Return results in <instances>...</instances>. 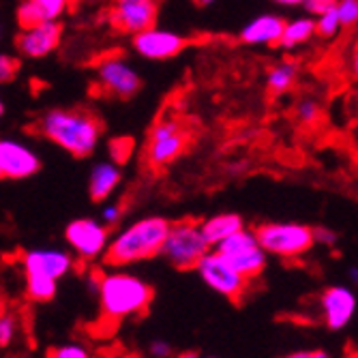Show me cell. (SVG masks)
Here are the masks:
<instances>
[{"label":"cell","mask_w":358,"mask_h":358,"mask_svg":"<svg viewBox=\"0 0 358 358\" xmlns=\"http://www.w3.org/2000/svg\"><path fill=\"white\" fill-rule=\"evenodd\" d=\"M96 299H99L101 320L118 327L120 322L134 320L148 311L155 299V289L148 281L134 273L124 268H112L101 273Z\"/></svg>","instance_id":"obj_2"},{"label":"cell","mask_w":358,"mask_h":358,"mask_svg":"<svg viewBox=\"0 0 358 358\" xmlns=\"http://www.w3.org/2000/svg\"><path fill=\"white\" fill-rule=\"evenodd\" d=\"M148 354L152 358H172L174 356V350H172V345L166 339H155L150 343V348H148Z\"/></svg>","instance_id":"obj_34"},{"label":"cell","mask_w":358,"mask_h":358,"mask_svg":"<svg viewBox=\"0 0 358 358\" xmlns=\"http://www.w3.org/2000/svg\"><path fill=\"white\" fill-rule=\"evenodd\" d=\"M41 170V159L28 144L17 140L0 142V176L5 180H24Z\"/></svg>","instance_id":"obj_14"},{"label":"cell","mask_w":358,"mask_h":358,"mask_svg":"<svg viewBox=\"0 0 358 358\" xmlns=\"http://www.w3.org/2000/svg\"><path fill=\"white\" fill-rule=\"evenodd\" d=\"M41 11L45 22H58V17L69 9L71 0H32Z\"/></svg>","instance_id":"obj_24"},{"label":"cell","mask_w":358,"mask_h":358,"mask_svg":"<svg viewBox=\"0 0 358 358\" xmlns=\"http://www.w3.org/2000/svg\"><path fill=\"white\" fill-rule=\"evenodd\" d=\"M45 358H92V354L82 343H64L50 348Z\"/></svg>","instance_id":"obj_25"},{"label":"cell","mask_w":358,"mask_h":358,"mask_svg":"<svg viewBox=\"0 0 358 358\" xmlns=\"http://www.w3.org/2000/svg\"><path fill=\"white\" fill-rule=\"evenodd\" d=\"M307 15H313V17H320L324 13H329L337 7V0H307L303 5Z\"/></svg>","instance_id":"obj_32"},{"label":"cell","mask_w":358,"mask_h":358,"mask_svg":"<svg viewBox=\"0 0 358 358\" xmlns=\"http://www.w3.org/2000/svg\"><path fill=\"white\" fill-rule=\"evenodd\" d=\"M285 20L277 13H262L247 22L241 30V41L247 45H279Z\"/></svg>","instance_id":"obj_17"},{"label":"cell","mask_w":358,"mask_h":358,"mask_svg":"<svg viewBox=\"0 0 358 358\" xmlns=\"http://www.w3.org/2000/svg\"><path fill=\"white\" fill-rule=\"evenodd\" d=\"M60 37L62 28L58 22H41L32 28L20 30V35L15 37V50L24 58H45L60 45Z\"/></svg>","instance_id":"obj_16"},{"label":"cell","mask_w":358,"mask_h":358,"mask_svg":"<svg viewBox=\"0 0 358 358\" xmlns=\"http://www.w3.org/2000/svg\"><path fill=\"white\" fill-rule=\"evenodd\" d=\"M134 52L146 60H168L178 56L187 41L174 30H166V28H148L140 35H134L131 39Z\"/></svg>","instance_id":"obj_15"},{"label":"cell","mask_w":358,"mask_h":358,"mask_svg":"<svg viewBox=\"0 0 358 358\" xmlns=\"http://www.w3.org/2000/svg\"><path fill=\"white\" fill-rule=\"evenodd\" d=\"M159 17L157 0H114L108 20L124 35H140V32L155 28Z\"/></svg>","instance_id":"obj_11"},{"label":"cell","mask_w":358,"mask_h":358,"mask_svg":"<svg viewBox=\"0 0 358 358\" xmlns=\"http://www.w3.org/2000/svg\"><path fill=\"white\" fill-rule=\"evenodd\" d=\"M315 26H317V35H320V37H327V39L335 37L337 32H339V28H343V26H341V20H339V15H337V9H333V11H329V13H324V15L315 17Z\"/></svg>","instance_id":"obj_26"},{"label":"cell","mask_w":358,"mask_h":358,"mask_svg":"<svg viewBox=\"0 0 358 358\" xmlns=\"http://www.w3.org/2000/svg\"><path fill=\"white\" fill-rule=\"evenodd\" d=\"M273 3L281 7H303L307 0H273Z\"/></svg>","instance_id":"obj_37"},{"label":"cell","mask_w":358,"mask_h":358,"mask_svg":"<svg viewBox=\"0 0 358 358\" xmlns=\"http://www.w3.org/2000/svg\"><path fill=\"white\" fill-rule=\"evenodd\" d=\"M131 150H134V140H129V138H116L110 142V155L116 164L127 161V157L131 155Z\"/></svg>","instance_id":"obj_29"},{"label":"cell","mask_w":358,"mask_h":358,"mask_svg":"<svg viewBox=\"0 0 358 358\" xmlns=\"http://www.w3.org/2000/svg\"><path fill=\"white\" fill-rule=\"evenodd\" d=\"M215 3V0H195V5H200V7H210Z\"/></svg>","instance_id":"obj_41"},{"label":"cell","mask_w":358,"mask_h":358,"mask_svg":"<svg viewBox=\"0 0 358 358\" xmlns=\"http://www.w3.org/2000/svg\"><path fill=\"white\" fill-rule=\"evenodd\" d=\"M43 138L73 157H88L96 150L103 134L101 120L86 110H50L37 122Z\"/></svg>","instance_id":"obj_3"},{"label":"cell","mask_w":358,"mask_h":358,"mask_svg":"<svg viewBox=\"0 0 358 358\" xmlns=\"http://www.w3.org/2000/svg\"><path fill=\"white\" fill-rule=\"evenodd\" d=\"M101 221L110 227V225H116L118 221H120V217H122V206L120 204H108V206H103L101 208Z\"/></svg>","instance_id":"obj_35"},{"label":"cell","mask_w":358,"mask_h":358,"mask_svg":"<svg viewBox=\"0 0 358 358\" xmlns=\"http://www.w3.org/2000/svg\"><path fill=\"white\" fill-rule=\"evenodd\" d=\"M217 251L249 281L257 279L268 266L266 249L259 245L255 230H247V227L238 234H234L232 238H227L223 245H219Z\"/></svg>","instance_id":"obj_6"},{"label":"cell","mask_w":358,"mask_h":358,"mask_svg":"<svg viewBox=\"0 0 358 358\" xmlns=\"http://www.w3.org/2000/svg\"><path fill=\"white\" fill-rule=\"evenodd\" d=\"M255 234L259 238V245L266 249L268 255L281 257V259H294L311 251L315 245V232L313 227L305 223H292V221H275V223H262L255 227Z\"/></svg>","instance_id":"obj_5"},{"label":"cell","mask_w":358,"mask_h":358,"mask_svg":"<svg viewBox=\"0 0 358 358\" xmlns=\"http://www.w3.org/2000/svg\"><path fill=\"white\" fill-rule=\"evenodd\" d=\"M279 358H333L327 350H296Z\"/></svg>","instance_id":"obj_36"},{"label":"cell","mask_w":358,"mask_h":358,"mask_svg":"<svg viewBox=\"0 0 358 358\" xmlns=\"http://www.w3.org/2000/svg\"><path fill=\"white\" fill-rule=\"evenodd\" d=\"M20 266L24 275H41L60 281L76 268V255L58 247L28 249L20 255Z\"/></svg>","instance_id":"obj_12"},{"label":"cell","mask_w":358,"mask_h":358,"mask_svg":"<svg viewBox=\"0 0 358 358\" xmlns=\"http://www.w3.org/2000/svg\"><path fill=\"white\" fill-rule=\"evenodd\" d=\"M204 358H219V356H204Z\"/></svg>","instance_id":"obj_43"},{"label":"cell","mask_w":358,"mask_h":358,"mask_svg":"<svg viewBox=\"0 0 358 358\" xmlns=\"http://www.w3.org/2000/svg\"><path fill=\"white\" fill-rule=\"evenodd\" d=\"M96 82L101 90L118 99H131L142 88L140 73L122 56H106L96 64Z\"/></svg>","instance_id":"obj_10"},{"label":"cell","mask_w":358,"mask_h":358,"mask_svg":"<svg viewBox=\"0 0 358 358\" xmlns=\"http://www.w3.org/2000/svg\"><path fill=\"white\" fill-rule=\"evenodd\" d=\"M296 118L305 124H311L320 118V106L313 99H303L296 106Z\"/></svg>","instance_id":"obj_30"},{"label":"cell","mask_w":358,"mask_h":358,"mask_svg":"<svg viewBox=\"0 0 358 358\" xmlns=\"http://www.w3.org/2000/svg\"><path fill=\"white\" fill-rule=\"evenodd\" d=\"M337 15L343 28L358 24V0H337Z\"/></svg>","instance_id":"obj_27"},{"label":"cell","mask_w":358,"mask_h":358,"mask_svg":"<svg viewBox=\"0 0 358 358\" xmlns=\"http://www.w3.org/2000/svg\"><path fill=\"white\" fill-rule=\"evenodd\" d=\"M358 299L348 285H329L320 294V315L329 331H343L354 320Z\"/></svg>","instance_id":"obj_13"},{"label":"cell","mask_w":358,"mask_h":358,"mask_svg":"<svg viewBox=\"0 0 358 358\" xmlns=\"http://www.w3.org/2000/svg\"><path fill=\"white\" fill-rule=\"evenodd\" d=\"M24 289L32 303H50L58 292V281L41 275H24Z\"/></svg>","instance_id":"obj_22"},{"label":"cell","mask_w":358,"mask_h":358,"mask_svg":"<svg viewBox=\"0 0 358 358\" xmlns=\"http://www.w3.org/2000/svg\"><path fill=\"white\" fill-rule=\"evenodd\" d=\"M15 333H17V320H15V315L3 313V317H0V345L7 348L13 341Z\"/></svg>","instance_id":"obj_28"},{"label":"cell","mask_w":358,"mask_h":358,"mask_svg":"<svg viewBox=\"0 0 358 358\" xmlns=\"http://www.w3.org/2000/svg\"><path fill=\"white\" fill-rule=\"evenodd\" d=\"M352 71H354V76L358 78V50H356V54H354V58H352Z\"/></svg>","instance_id":"obj_40"},{"label":"cell","mask_w":358,"mask_h":358,"mask_svg":"<svg viewBox=\"0 0 358 358\" xmlns=\"http://www.w3.org/2000/svg\"><path fill=\"white\" fill-rule=\"evenodd\" d=\"M15 17H17L20 30H26V28H32V26L45 22L43 15H41V11L37 9V5L32 3V0H24V3H20V7L15 11Z\"/></svg>","instance_id":"obj_23"},{"label":"cell","mask_w":358,"mask_h":358,"mask_svg":"<svg viewBox=\"0 0 358 358\" xmlns=\"http://www.w3.org/2000/svg\"><path fill=\"white\" fill-rule=\"evenodd\" d=\"M110 241L112 236L108 225L99 219H73L64 227V243L82 262H94V259L106 257Z\"/></svg>","instance_id":"obj_7"},{"label":"cell","mask_w":358,"mask_h":358,"mask_svg":"<svg viewBox=\"0 0 358 358\" xmlns=\"http://www.w3.org/2000/svg\"><path fill=\"white\" fill-rule=\"evenodd\" d=\"M348 275H350V281H352V285H356V287H358V266H350Z\"/></svg>","instance_id":"obj_38"},{"label":"cell","mask_w":358,"mask_h":358,"mask_svg":"<svg viewBox=\"0 0 358 358\" xmlns=\"http://www.w3.org/2000/svg\"><path fill=\"white\" fill-rule=\"evenodd\" d=\"M170 227L172 221L159 215L142 217L129 223L118 234L112 236L108 253L103 257L106 266L127 268L161 255V249H164V243L170 234Z\"/></svg>","instance_id":"obj_1"},{"label":"cell","mask_w":358,"mask_h":358,"mask_svg":"<svg viewBox=\"0 0 358 358\" xmlns=\"http://www.w3.org/2000/svg\"><path fill=\"white\" fill-rule=\"evenodd\" d=\"M187 136L174 118H161L148 134L146 161L152 168H166L182 152Z\"/></svg>","instance_id":"obj_9"},{"label":"cell","mask_w":358,"mask_h":358,"mask_svg":"<svg viewBox=\"0 0 358 358\" xmlns=\"http://www.w3.org/2000/svg\"><path fill=\"white\" fill-rule=\"evenodd\" d=\"M317 35V26L313 17H296L292 22H285L283 28V37H281V48L285 50H294L299 45L309 43Z\"/></svg>","instance_id":"obj_20"},{"label":"cell","mask_w":358,"mask_h":358,"mask_svg":"<svg viewBox=\"0 0 358 358\" xmlns=\"http://www.w3.org/2000/svg\"><path fill=\"white\" fill-rule=\"evenodd\" d=\"M315 232V245H324V247H335L337 245V232L331 230V227H313Z\"/></svg>","instance_id":"obj_33"},{"label":"cell","mask_w":358,"mask_h":358,"mask_svg":"<svg viewBox=\"0 0 358 358\" xmlns=\"http://www.w3.org/2000/svg\"><path fill=\"white\" fill-rule=\"evenodd\" d=\"M176 358H202V356L198 352H193V350H187V352H180Z\"/></svg>","instance_id":"obj_39"},{"label":"cell","mask_w":358,"mask_h":358,"mask_svg":"<svg viewBox=\"0 0 358 358\" xmlns=\"http://www.w3.org/2000/svg\"><path fill=\"white\" fill-rule=\"evenodd\" d=\"M213 247L202 232V223L182 219L172 223L164 249H161V257L176 271H195Z\"/></svg>","instance_id":"obj_4"},{"label":"cell","mask_w":358,"mask_h":358,"mask_svg":"<svg viewBox=\"0 0 358 358\" xmlns=\"http://www.w3.org/2000/svg\"><path fill=\"white\" fill-rule=\"evenodd\" d=\"M296 76H299V67L292 60H283L279 64L268 71L266 76V88L273 92V94H285L292 86L296 82Z\"/></svg>","instance_id":"obj_21"},{"label":"cell","mask_w":358,"mask_h":358,"mask_svg":"<svg viewBox=\"0 0 358 358\" xmlns=\"http://www.w3.org/2000/svg\"><path fill=\"white\" fill-rule=\"evenodd\" d=\"M122 172L116 161H99L90 170L88 178V193L94 202H106L110 195L118 189Z\"/></svg>","instance_id":"obj_18"},{"label":"cell","mask_w":358,"mask_h":358,"mask_svg":"<svg viewBox=\"0 0 358 358\" xmlns=\"http://www.w3.org/2000/svg\"><path fill=\"white\" fill-rule=\"evenodd\" d=\"M17 69H20L17 58H13V56H9V54H3V56H0V82H3V84H9V82L17 76Z\"/></svg>","instance_id":"obj_31"},{"label":"cell","mask_w":358,"mask_h":358,"mask_svg":"<svg viewBox=\"0 0 358 358\" xmlns=\"http://www.w3.org/2000/svg\"><path fill=\"white\" fill-rule=\"evenodd\" d=\"M200 223H202V232H204V236L213 249H217L227 238H232L234 234L245 230V221L236 213H217V215H213Z\"/></svg>","instance_id":"obj_19"},{"label":"cell","mask_w":358,"mask_h":358,"mask_svg":"<svg viewBox=\"0 0 358 358\" xmlns=\"http://www.w3.org/2000/svg\"><path fill=\"white\" fill-rule=\"evenodd\" d=\"M350 358H358V352H352V354H350Z\"/></svg>","instance_id":"obj_42"},{"label":"cell","mask_w":358,"mask_h":358,"mask_svg":"<svg viewBox=\"0 0 358 358\" xmlns=\"http://www.w3.org/2000/svg\"><path fill=\"white\" fill-rule=\"evenodd\" d=\"M195 273H198V277L213 289L217 292L219 296L227 299V301H241L247 289H249V279L245 275H241L227 259L217 251L213 249L202 262L198 264V268H195Z\"/></svg>","instance_id":"obj_8"}]
</instances>
